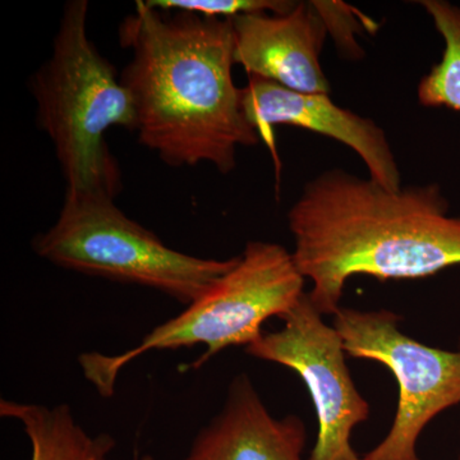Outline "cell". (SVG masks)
I'll return each mask as SVG.
<instances>
[{
    "instance_id": "obj_6",
    "label": "cell",
    "mask_w": 460,
    "mask_h": 460,
    "mask_svg": "<svg viewBox=\"0 0 460 460\" xmlns=\"http://www.w3.org/2000/svg\"><path fill=\"white\" fill-rule=\"evenodd\" d=\"M387 310L341 307L332 326L347 356L381 363L392 372L399 396L392 429L363 460H420L417 445L438 414L460 404V347H429L399 329Z\"/></svg>"
},
{
    "instance_id": "obj_11",
    "label": "cell",
    "mask_w": 460,
    "mask_h": 460,
    "mask_svg": "<svg viewBox=\"0 0 460 460\" xmlns=\"http://www.w3.org/2000/svg\"><path fill=\"white\" fill-rule=\"evenodd\" d=\"M0 416L22 425L31 443V460H107L115 447L111 435L87 434L66 404L47 407L2 399Z\"/></svg>"
},
{
    "instance_id": "obj_15",
    "label": "cell",
    "mask_w": 460,
    "mask_h": 460,
    "mask_svg": "<svg viewBox=\"0 0 460 460\" xmlns=\"http://www.w3.org/2000/svg\"><path fill=\"white\" fill-rule=\"evenodd\" d=\"M459 438H460V431H459ZM456 460H460V445H459L458 456H456Z\"/></svg>"
},
{
    "instance_id": "obj_13",
    "label": "cell",
    "mask_w": 460,
    "mask_h": 460,
    "mask_svg": "<svg viewBox=\"0 0 460 460\" xmlns=\"http://www.w3.org/2000/svg\"><path fill=\"white\" fill-rule=\"evenodd\" d=\"M148 7L160 11H180L208 18H232L242 14H284L296 7L289 0H145Z\"/></svg>"
},
{
    "instance_id": "obj_4",
    "label": "cell",
    "mask_w": 460,
    "mask_h": 460,
    "mask_svg": "<svg viewBox=\"0 0 460 460\" xmlns=\"http://www.w3.org/2000/svg\"><path fill=\"white\" fill-rule=\"evenodd\" d=\"M305 277L286 247L272 242H248L234 268L183 313L151 330L137 347L117 356L84 353L78 362L86 380L104 398L114 394L120 371L151 350L204 344L205 353L190 366L198 370L226 348L255 343L263 334L266 321L281 319L296 307L305 296Z\"/></svg>"
},
{
    "instance_id": "obj_5",
    "label": "cell",
    "mask_w": 460,
    "mask_h": 460,
    "mask_svg": "<svg viewBox=\"0 0 460 460\" xmlns=\"http://www.w3.org/2000/svg\"><path fill=\"white\" fill-rule=\"evenodd\" d=\"M36 255L81 274L153 288L190 305L234 268L165 246L100 193L66 192L57 223L32 242Z\"/></svg>"
},
{
    "instance_id": "obj_10",
    "label": "cell",
    "mask_w": 460,
    "mask_h": 460,
    "mask_svg": "<svg viewBox=\"0 0 460 460\" xmlns=\"http://www.w3.org/2000/svg\"><path fill=\"white\" fill-rule=\"evenodd\" d=\"M307 429L296 414L275 419L246 374L233 378L222 411L183 460H304Z\"/></svg>"
},
{
    "instance_id": "obj_14",
    "label": "cell",
    "mask_w": 460,
    "mask_h": 460,
    "mask_svg": "<svg viewBox=\"0 0 460 460\" xmlns=\"http://www.w3.org/2000/svg\"><path fill=\"white\" fill-rule=\"evenodd\" d=\"M321 17L325 21L328 31L332 33V38L337 39L339 47L343 48L347 53L356 57L359 45L354 39L357 26H359L354 13L356 9L341 2H314Z\"/></svg>"
},
{
    "instance_id": "obj_2",
    "label": "cell",
    "mask_w": 460,
    "mask_h": 460,
    "mask_svg": "<svg viewBox=\"0 0 460 460\" xmlns=\"http://www.w3.org/2000/svg\"><path fill=\"white\" fill-rule=\"evenodd\" d=\"M449 210L436 183L389 190L343 169L308 181L288 226L314 308L334 316L354 275L420 279L460 265V217Z\"/></svg>"
},
{
    "instance_id": "obj_8",
    "label": "cell",
    "mask_w": 460,
    "mask_h": 460,
    "mask_svg": "<svg viewBox=\"0 0 460 460\" xmlns=\"http://www.w3.org/2000/svg\"><path fill=\"white\" fill-rule=\"evenodd\" d=\"M248 122L278 159L274 127H296L328 136L352 148L367 166L370 180L389 190L402 189L401 171L386 133L370 118L339 107L326 93H305L248 75L242 89Z\"/></svg>"
},
{
    "instance_id": "obj_9",
    "label": "cell",
    "mask_w": 460,
    "mask_h": 460,
    "mask_svg": "<svg viewBox=\"0 0 460 460\" xmlns=\"http://www.w3.org/2000/svg\"><path fill=\"white\" fill-rule=\"evenodd\" d=\"M234 62L248 75L305 93H326L330 84L320 63L328 27L314 2H296L284 14H242L230 20Z\"/></svg>"
},
{
    "instance_id": "obj_16",
    "label": "cell",
    "mask_w": 460,
    "mask_h": 460,
    "mask_svg": "<svg viewBox=\"0 0 460 460\" xmlns=\"http://www.w3.org/2000/svg\"><path fill=\"white\" fill-rule=\"evenodd\" d=\"M142 460H153V459H151L150 456H145V458Z\"/></svg>"
},
{
    "instance_id": "obj_3",
    "label": "cell",
    "mask_w": 460,
    "mask_h": 460,
    "mask_svg": "<svg viewBox=\"0 0 460 460\" xmlns=\"http://www.w3.org/2000/svg\"><path fill=\"white\" fill-rule=\"evenodd\" d=\"M89 3H66L49 59L32 75L36 120L62 169L66 192L115 198L119 165L105 141L111 127L136 132L135 102L111 62L87 33Z\"/></svg>"
},
{
    "instance_id": "obj_7",
    "label": "cell",
    "mask_w": 460,
    "mask_h": 460,
    "mask_svg": "<svg viewBox=\"0 0 460 460\" xmlns=\"http://www.w3.org/2000/svg\"><path fill=\"white\" fill-rule=\"evenodd\" d=\"M280 320L283 328L263 332L246 353L295 371L307 386L319 425L307 460H363L350 438L370 417V404L354 384L341 335L323 321L307 292Z\"/></svg>"
},
{
    "instance_id": "obj_12",
    "label": "cell",
    "mask_w": 460,
    "mask_h": 460,
    "mask_svg": "<svg viewBox=\"0 0 460 460\" xmlns=\"http://www.w3.org/2000/svg\"><path fill=\"white\" fill-rule=\"evenodd\" d=\"M444 40L443 57L420 80L417 96L426 108L460 111V7L447 0H420Z\"/></svg>"
},
{
    "instance_id": "obj_1",
    "label": "cell",
    "mask_w": 460,
    "mask_h": 460,
    "mask_svg": "<svg viewBox=\"0 0 460 460\" xmlns=\"http://www.w3.org/2000/svg\"><path fill=\"white\" fill-rule=\"evenodd\" d=\"M118 33L132 51L120 80L135 102L140 144L172 168L206 163L222 174L234 171L237 148L255 146L260 136L233 78L230 20L137 2Z\"/></svg>"
}]
</instances>
